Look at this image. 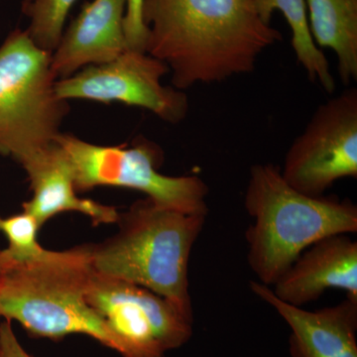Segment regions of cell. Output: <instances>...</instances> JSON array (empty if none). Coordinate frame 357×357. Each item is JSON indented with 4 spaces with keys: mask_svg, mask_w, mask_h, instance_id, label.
<instances>
[{
    "mask_svg": "<svg viewBox=\"0 0 357 357\" xmlns=\"http://www.w3.org/2000/svg\"><path fill=\"white\" fill-rule=\"evenodd\" d=\"M145 52L172 70L178 89L248 74L282 40L255 0H144Z\"/></svg>",
    "mask_w": 357,
    "mask_h": 357,
    "instance_id": "1",
    "label": "cell"
},
{
    "mask_svg": "<svg viewBox=\"0 0 357 357\" xmlns=\"http://www.w3.org/2000/svg\"><path fill=\"white\" fill-rule=\"evenodd\" d=\"M244 206L253 220L245 231L248 265L258 282L269 287L317 241L357 231L356 204L303 194L273 164L251 167Z\"/></svg>",
    "mask_w": 357,
    "mask_h": 357,
    "instance_id": "2",
    "label": "cell"
},
{
    "mask_svg": "<svg viewBox=\"0 0 357 357\" xmlns=\"http://www.w3.org/2000/svg\"><path fill=\"white\" fill-rule=\"evenodd\" d=\"M206 218L163 208L148 198L136 201L119 213L114 236L86 245L91 266L149 289L194 314L189 263Z\"/></svg>",
    "mask_w": 357,
    "mask_h": 357,
    "instance_id": "3",
    "label": "cell"
},
{
    "mask_svg": "<svg viewBox=\"0 0 357 357\" xmlns=\"http://www.w3.org/2000/svg\"><path fill=\"white\" fill-rule=\"evenodd\" d=\"M91 271L86 245L45 259L0 263V318L17 321L34 337L88 335L124 357L123 342L86 300Z\"/></svg>",
    "mask_w": 357,
    "mask_h": 357,
    "instance_id": "4",
    "label": "cell"
},
{
    "mask_svg": "<svg viewBox=\"0 0 357 357\" xmlns=\"http://www.w3.org/2000/svg\"><path fill=\"white\" fill-rule=\"evenodd\" d=\"M51 55L27 30H14L0 46V154L17 163L55 142L70 110L56 93Z\"/></svg>",
    "mask_w": 357,
    "mask_h": 357,
    "instance_id": "5",
    "label": "cell"
},
{
    "mask_svg": "<svg viewBox=\"0 0 357 357\" xmlns=\"http://www.w3.org/2000/svg\"><path fill=\"white\" fill-rule=\"evenodd\" d=\"M55 140L69 160L77 192L102 185L126 188L143 192L163 208L208 215L210 190L203 178L160 173L163 153L153 142L138 141L131 147L100 146L63 133Z\"/></svg>",
    "mask_w": 357,
    "mask_h": 357,
    "instance_id": "6",
    "label": "cell"
},
{
    "mask_svg": "<svg viewBox=\"0 0 357 357\" xmlns=\"http://www.w3.org/2000/svg\"><path fill=\"white\" fill-rule=\"evenodd\" d=\"M86 300L123 342L124 357H166L194 333V314L149 289L93 268Z\"/></svg>",
    "mask_w": 357,
    "mask_h": 357,
    "instance_id": "7",
    "label": "cell"
},
{
    "mask_svg": "<svg viewBox=\"0 0 357 357\" xmlns=\"http://www.w3.org/2000/svg\"><path fill=\"white\" fill-rule=\"evenodd\" d=\"M282 177L307 196H323L337 181L357 177V91L319 105L286 154Z\"/></svg>",
    "mask_w": 357,
    "mask_h": 357,
    "instance_id": "8",
    "label": "cell"
},
{
    "mask_svg": "<svg viewBox=\"0 0 357 357\" xmlns=\"http://www.w3.org/2000/svg\"><path fill=\"white\" fill-rule=\"evenodd\" d=\"M168 66L145 52L126 50L107 64L89 66L56 82L61 100L72 98L143 107L162 121L178 123L189 112V100L180 89L162 86Z\"/></svg>",
    "mask_w": 357,
    "mask_h": 357,
    "instance_id": "9",
    "label": "cell"
},
{
    "mask_svg": "<svg viewBox=\"0 0 357 357\" xmlns=\"http://www.w3.org/2000/svg\"><path fill=\"white\" fill-rule=\"evenodd\" d=\"M277 299L295 307L319 300L331 289L357 300V243L349 234L317 241L290 265L271 286Z\"/></svg>",
    "mask_w": 357,
    "mask_h": 357,
    "instance_id": "10",
    "label": "cell"
},
{
    "mask_svg": "<svg viewBox=\"0 0 357 357\" xmlns=\"http://www.w3.org/2000/svg\"><path fill=\"white\" fill-rule=\"evenodd\" d=\"M249 288L290 328L291 356L357 357V300L347 297L335 306L307 311L277 299L260 282L250 281Z\"/></svg>",
    "mask_w": 357,
    "mask_h": 357,
    "instance_id": "11",
    "label": "cell"
},
{
    "mask_svg": "<svg viewBox=\"0 0 357 357\" xmlns=\"http://www.w3.org/2000/svg\"><path fill=\"white\" fill-rule=\"evenodd\" d=\"M126 0H93L64 31L51 55L58 79H67L82 68L112 62L128 50L124 33Z\"/></svg>",
    "mask_w": 357,
    "mask_h": 357,
    "instance_id": "12",
    "label": "cell"
},
{
    "mask_svg": "<svg viewBox=\"0 0 357 357\" xmlns=\"http://www.w3.org/2000/svg\"><path fill=\"white\" fill-rule=\"evenodd\" d=\"M27 173L33 196L23 204V211L36 220L40 227L64 211H77L95 225L115 223L119 213L114 206L79 198L75 189L72 169L57 141L33 152L20 162Z\"/></svg>",
    "mask_w": 357,
    "mask_h": 357,
    "instance_id": "13",
    "label": "cell"
},
{
    "mask_svg": "<svg viewBox=\"0 0 357 357\" xmlns=\"http://www.w3.org/2000/svg\"><path fill=\"white\" fill-rule=\"evenodd\" d=\"M309 27L317 46L332 49L342 83L357 79V0H307Z\"/></svg>",
    "mask_w": 357,
    "mask_h": 357,
    "instance_id": "14",
    "label": "cell"
},
{
    "mask_svg": "<svg viewBox=\"0 0 357 357\" xmlns=\"http://www.w3.org/2000/svg\"><path fill=\"white\" fill-rule=\"evenodd\" d=\"M261 20L270 24L274 11H281L292 31V47L297 62L306 70L307 77L321 84L328 93L335 89V77L328 59L317 46L310 31L306 0H255Z\"/></svg>",
    "mask_w": 357,
    "mask_h": 357,
    "instance_id": "15",
    "label": "cell"
},
{
    "mask_svg": "<svg viewBox=\"0 0 357 357\" xmlns=\"http://www.w3.org/2000/svg\"><path fill=\"white\" fill-rule=\"evenodd\" d=\"M39 229L36 220L25 211L13 217H0V232L8 241L7 248L0 250V263L28 262L53 255L54 251L42 248L37 241Z\"/></svg>",
    "mask_w": 357,
    "mask_h": 357,
    "instance_id": "16",
    "label": "cell"
},
{
    "mask_svg": "<svg viewBox=\"0 0 357 357\" xmlns=\"http://www.w3.org/2000/svg\"><path fill=\"white\" fill-rule=\"evenodd\" d=\"M77 0H31L26 6L30 17L27 32L39 48L53 53L64 33L66 20Z\"/></svg>",
    "mask_w": 357,
    "mask_h": 357,
    "instance_id": "17",
    "label": "cell"
},
{
    "mask_svg": "<svg viewBox=\"0 0 357 357\" xmlns=\"http://www.w3.org/2000/svg\"><path fill=\"white\" fill-rule=\"evenodd\" d=\"M143 6L144 0H126L124 33L129 50L145 52L146 48L148 29L143 20Z\"/></svg>",
    "mask_w": 357,
    "mask_h": 357,
    "instance_id": "18",
    "label": "cell"
},
{
    "mask_svg": "<svg viewBox=\"0 0 357 357\" xmlns=\"http://www.w3.org/2000/svg\"><path fill=\"white\" fill-rule=\"evenodd\" d=\"M0 357H34L20 344L11 321L6 319L2 321L0 328Z\"/></svg>",
    "mask_w": 357,
    "mask_h": 357,
    "instance_id": "19",
    "label": "cell"
},
{
    "mask_svg": "<svg viewBox=\"0 0 357 357\" xmlns=\"http://www.w3.org/2000/svg\"><path fill=\"white\" fill-rule=\"evenodd\" d=\"M1 323H2V319L0 318V328H1Z\"/></svg>",
    "mask_w": 357,
    "mask_h": 357,
    "instance_id": "20",
    "label": "cell"
},
{
    "mask_svg": "<svg viewBox=\"0 0 357 357\" xmlns=\"http://www.w3.org/2000/svg\"><path fill=\"white\" fill-rule=\"evenodd\" d=\"M29 1H31V0H29ZM29 1H28V2H29Z\"/></svg>",
    "mask_w": 357,
    "mask_h": 357,
    "instance_id": "21",
    "label": "cell"
}]
</instances>
